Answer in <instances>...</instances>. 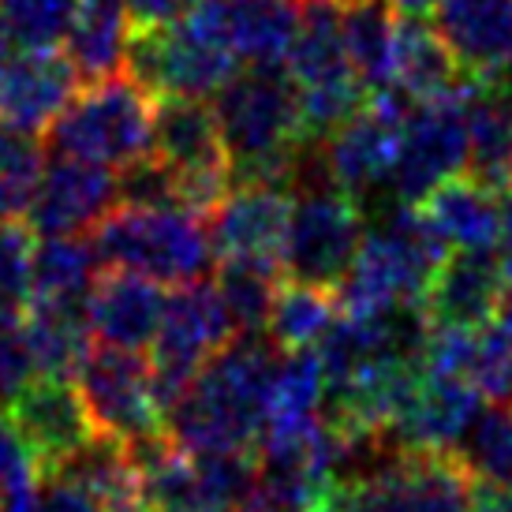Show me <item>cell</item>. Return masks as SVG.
I'll return each mask as SVG.
<instances>
[{"label":"cell","mask_w":512,"mask_h":512,"mask_svg":"<svg viewBox=\"0 0 512 512\" xmlns=\"http://www.w3.org/2000/svg\"><path fill=\"white\" fill-rule=\"evenodd\" d=\"M273 337H232L169 412L165 430L187 453L258 449L270 423V397L277 378Z\"/></svg>","instance_id":"obj_1"},{"label":"cell","mask_w":512,"mask_h":512,"mask_svg":"<svg viewBox=\"0 0 512 512\" xmlns=\"http://www.w3.org/2000/svg\"><path fill=\"white\" fill-rule=\"evenodd\" d=\"M38 370L30 359L27 326H23V311H8L0 307V397H12L23 382H30Z\"/></svg>","instance_id":"obj_38"},{"label":"cell","mask_w":512,"mask_h":512,"mask_svg":"<svg viewBox=\"0 0 512 512\" xmlns=\"http://www.w3.org/2000/svg\"><path fill=\"white\" fill-rule=\"evenodd\" d=\"M214 113L232 157V184L292 187L307 150L299 86L285 68L236 72L214 94Z\"/></svg>","instance_id":"obj_2"},{"label":"cell","mask_w":512,"mask_h":512,"mask_svg":"<svg viewBox=\"0 0 512 512\" xmlns=\"http://www.w3.org/2000/svg\"><path fill=\"white\" fill-rule=\"evenodd\" d=\"M412 109L415 101L400 86L367 94V105L344 128L333 131L326 143H318L326 146L322 157H326L333 184L348 191L356 202L389 184L400 154V135H404Z\"/></svg>","instance_id":"obj_12"},{"label":"cell","mask_w":512,"mask_h":512,"mask_svg":"<svg viewBox=\"0 0 512 512\" xmlns=\"http://www.w3.org/2000/svg\"><path fill=\"white\" fill-rule=\"evenodd\" d=\"M449 247L427 225L419 206H404L367 232L352 266L337 285L344 314H382L400 303H423L430 277L445 262Z\"/></svg>","instance_id":"obj_3"},{"label":"cell","mask_w":512,"mask_h":512,"mask_svg":"<svg viewBox=\"0 0 512 512\" xmlns=\"http://www.w3.org/2000/svg\"><path fill=\"white\" fill-rule=\"evenodd\" d=\"M483 393L464 374H423L412 400L404 404L389 441L397 449H456L479 415Z\"/></svg>","instance_id":"obj_19"},{"label":"cell","mask_w":512,"mask_h":512,"mask_svg":"<svg viewBox=\"0 0 512 512\" xmlns=\"http://www.w3.org/2000/svg\"><path fill=\"white\" fill-rule=\"evenodd\" d=\"M243 68H285L299 30V0H210Z\"/></svg>","instance_id":"obj_21"},{"label":"cell","mask_w":512,"mask_h":512,"mask_svg":"<svg viewBox=\"0 0 512 512\" xmlns=\"http://www.w3.org/2000/svg\"><path fill=\"white\" fill-rule=\"evenodd\" d=\"M326 404V367L318 348H296L277 363L270 397V423L266 430L281 427H303L322 415Z\"/></svg>","instance_id":"obj_31"},{"label":"cell","mask_w":512,"mask_h":512,"mask_svg":"<svg viewBox=\"0 0 512 512\" xmlns=\"http://www.w3.org/2000/svg\"><path fill=\"white\" fill-rule=\"evenodd\" d=\"M30 359L38 374L75 378L83 359L94 348V329L83 307H57V303H34L23 307Z\"/></svg>","instance_id":"obj_27"},{"label":"cell","mask_w":512,"mask_h":512,"mask_svg":"<svg viewBox=\"0 0 512 512\" xmlns=\"http://www.w3.org/2000/svg\"><path fill=\"white\" fill-rule=\"evenodd\" d=\"M4 400H8L4 404L8 423L27 441V449L34 453L42 471L60 468L68 456L79 453L86 441L98 434L75 378L34 374Z\"/></svg>","instance_id":"obj_14"},{"label":"cell","mask_w":512,"mask_h":512,"mask_svg":"<svg viewBox=\"0 0 512 512\" xmlns=\"http://www.w3.org/2000/svg\"><path fill=\"white\" fill-rule=\"evenodd\" d=\"M471 385L483 393L490 404H509L512 408V333L494 322V329H479V344L468 367Z\"/></svg>","instance_id":"obj_36"},{"label":"cell","mask_w":512,"mask_h":512,"mask_svg":"<svg viewBox=\"0 0 512 512\" xmlns=\"http://www.w3.org/2000/svg\"><path fill=\"white\" fill-rule=\"evenodd\" d=\"M419 214L427 217V225L438 232L449 251H483V247H498L501 228V195L479 180L453 176L430 191L419 202Z\"/></svg>","instance_id":"obj_22"},{"label":"cell","mask_w":512,"mask_h":512,"mask_svg":"<svg viewBox=\"0 0 512 512\" xmlns=\"http://www.w3.org/2000/svg\"><path fill=\"white\" fill-rule=\"evenodd\" d=\"M460 460L471 468L475 479L512 486V408L494 404L490 412H479L468 427L464 441L456 445Z\"/></svg>","instance_id":"obj_33"},{"label":"cell","mask_w":512,"mask_h":512,"mask_svg":"<svg viewBox=\"0 0 512 512\" xmlns=\"http://www.w3.org/2000/svg\"><path fill=\"white\" fill-rule=\"evenodd\" d=\"M277 273L270 266H255V262H221L217 273V292L228 311L232 333L236 337H262L270 333L273 299H277Z\"/></svg>","instance_id":"obj_32"},{"label":"cell","mask_w":512,"mask_h":512,"mask_svg":"<svg viewBox=\"0 0 512 512\" xmlns=\"http://www.w3.org/2000/svg\"><path fill=\"white\" fill-rule=\"evenodd\" d=\"M79 68L57 49H23L0 75V124L23 135H45L79 90Z\"/></svg>","instance_id":"obj_16"},{"label":"cell","mask_w":512,"mask_h":512,"mask_svg":"<svg viewBox=\"0 0 512 512\" xmlns=\"http://www.w3.org/2000/svg\"><path fill=\"white\" fill-rule=\"evenodd\" d=\"M0 490H4V483H0Z\"/></svg>","instance_id":"obj_44"},{"label":"cell","mask_w":512,"mask_h":512,"mask_svg":"<svg viewBox=\"0 0 512 512\" xmlns=\"http://www.w3.org/2000/svg\"><path fill=\"white\" fill-rule=\"evenodd\" d=\"M341 318V296L329 285H311V281H288L277 288L270 314V337L281 352L296 348H314L329 333V326Z\"/></svg>","instance_id":"obj_30"},{"label":"cell","mask_w":512,"mask_h":512,"mask_svg":"<svg viewBox=\"0 0 512 512\" xmlns=\"http://www.w3.org/2000/svg\"><path fill=\"white\" fill-rule=\"evenodd\" d=\"M161 281L131 270H105L86 303V318L94 329V341L146 352L157 337L161 314H165Z\"/></svg>","instance_id":"obj_20"},{"label":"cell","mask_w":512,"mask_h":512,"mask_svg":"<svg viewBox=\"0 0 512 512\" xmlns=\"http://www.w3.org/2000/svg\"><path fill=\"white\" fill-rule=\"evenodd\" d=\"M232 322L221 303V292L210 281H187L176 285L165 299V314L157 337L150 344V367H154V389L161 408L169 412L187 393V385L202 374V367L232 341Z\"/></svg>","instance_id":"obj_8"},{"label":"cell","mask_w":512,"mask_h":512,"mask_svg":"<svg viewBox=\"0 0 512 512\" xmlns=\"http://www.w3.org/2000/svg\"><path fill=\"white\" fill-rule=\"evenodd\" d=\"M292 187L277 184H232L217 202L206 228L221 262H255L285 270V240L292 221Z\"/></svg>","instance_id":"obj_13"},{"label":"cell","mask_w":512,"mask_h":512,"mask_svg":"<svg viewBox=\"0 0 512 512\" xmlns=\"http://www.w3.org/2000/svg\"><path fill=\"white\" fill-rule=\"evenodd\" d=\"M101 277V255L94 240L83 236H45L34 251V303L83 307Z\"/></svg>","instance_id":"obj_28"},{"label":"cell","mask_w":512,"mask_h":512,"mask_svg":"<svg viewBox=\"0 0 512 512\" xmlns=\"http://www.w3.org/2000/svg\"><path fill=\"white\" fill-rule=\"evenodd\" d=\"M199 0H131V19L135 27H165L184 19Z\"/></svg>","instance_id":"obj_40"},{"label":"cell","mask_w":512,"mask_h":512,"mask_svg":"<svg viewBox=\"0 0 512 512\" xmlns=\"http://www.w3.org/2000/svg\"><path fill=\"white\" fill-rule=\"evenodd\" d=\"M299 187L303 191L292 199V221H288L285 273L296 281L337 288L367 236L363 202H356L333 180Z\"/></svg>","instance_id":"obj_9"},{"label":"cell","mask_w":512,"mask_h":512,"mask_svg":"<svg viewBox=\"0 0 512 512\" xmlns=\"http://www.w3.org/2000/svg\"><path fill=\"white\" fill-rule=\"evenodd\" d=\"M400 15H427L438 8V0H389Z\"/></svg>","instance_id":"obj_42"},{"label":"cell","mask_w":512,"mask_h":512,"mask_svg":"<svg viewBox=\"0 0 512 512\" xmlns=\"http://www.w3.org/2000/svg\"><path fill=\"white\" fill-rule=\"evenodd\" d=\"M154 101L135 79H98L53 120L49 146L60 157H79L109 169H128L154 150Z\"/></svg>","instance_id":"obj_6"},{"label":"cell","mask_w":512,"mask_h":512,"mask_svg":"<svg viewBox=\"0 0 512 512\" xmlns=\"http://www.w3.org/2000/svg\"><path fill=\"white\" fill-rule=\"evenodd\" d=\"M94 430L120 438L124 445L165 434V408L154 389V367L143 352L94 344L75 374Z\"/></svg>","instance_id":"obj_11"},{"label":"cell","mask_w":512,"mask_h":512,"mask_svg":"<svg viewBox=\"0 0 512 512\" xmlns=\"http://www.w3.org/2000/svg\"><path fill=\"white\" fill-rule=\"evenodd\" d=\"M124 68L154 98H214L243 64L228 49L210 0L165 27H135Z\"/></svg>","instance_id":"obj_5"},{"label":"cell","mask_w":512,"mask_h":512,"mask_svg":"<svg viewBox=\"0 0 512 512\" xmlns=\"http://www.w3.org/2000/svg\"><path fill=\"white\" fill-rule=\"evenodd\" d=\"M397 468L408 512H471L475 475L456 449H400Z\"/></svg>","instance_id":"obj_25"},{"label":"cell","mask_w":512,"mask_h":512,"mask_svg":"<svg viewBox=\"0 0 512 512\" xmlns=\"http://www.w3.org/2000/svg\"><path fill=\"white\" fill-rule=\"evenodd\" d=\"M131 30V0H79L64 38V53L72 57L83 79L98 83L124 68Z\"/></svg>","instance_id":"obj_23"},{"label":"cell","mask_w":512,"mask_h":512,"mask_svg":"<svg viewBox=\"0 0 512 512\" xmlns=\"http://www.w3.org/2000/svg\"><path fill=\"white\" fill-rule=\"evenodd\" d=\"M94 247L105 270H131L161 285L199 281L214 243L206 217L184 206H131L116 202L94 228Z\"/></svg>","instance_id":"obj_4"},{"label":"cell","mask_w":512,"mask_h":512,"mask_svg":"<svg viewBox=\"0 0 512 512\" xmlns=\"http://www.w3.org/2000/svg\"><path fill=\"white\" fill-rule=\"evenodd\" d=\"M34 228L19 217H0V307L23 311L34 292Z\"/></svg>","instance_id":"obj_35"},{"label":"cell","mask_w":512,"mask_h":512,"mask_svg":"<svg viewBox=\"0 0 512 512\" xmlns=\"http://www.w3.org/2000/svg\"><path fill=\"white\" fill-rule=\"evenodd\" d=\"M498 258L512 281V191L501 195V228H498Z\"/></svg>","instance_id":"obj_41"},{"label":"cell","mask_w":512,"mask_h":512,"mask_svg":"<svg viewBox=\"0 0 512 512\" xmlns=\"http://www.w3.org/2000/svg\"><path fill=\"white\" fill-rule=\"evenodd\" d=\"M120 202V176L109 165L60 157L38 176L34 199L27 206V225L38 236H79L94 232L98 221Z\"/></svg>","instance_id":"obj_15"},{"label":"cell","mask_w":512,"mask_h":512,"mask_svg":"<svg viewBox=\"0 0 512 512\" xmlns=\"http://www.w3.org/2000/svg\"><path fill=\"white\" fill-rule=\"evenodd\" d=\"M434 27L453 49L460 72L505 83L512 68V0H438Z\"/></svg>","instance_id":"obj_18"},{"label":"cell","mask_w":512,"mask_h":512,"mask_svg":"<svg viewBox=\"0 0 512 512\" xmlns=\"http://www.w3.org/2000/svg\"><path fill=\"white\" fill-rule=\"evenodd\" d=\"M397 19L400 12L389 0H344V42L367 94L397 86Z\"/></svg>","instance_id":"obj_29"},{"label":"cell","mask_w":512,"mask_h":512,"mask_svg":"<svg viewBox=\"0 0 512 512\" xmlns=\"http://www.w3.org/2000/svg\"><path fill=\"white\" fill-rule=\"evenodd\" d=\"M464 75L456 90L430 101H415L400 135V154L393 165V191L404 206H419L430 191L460 172H468V90Z\"/></svg>","instance_id":"obj_10"},{"label":"cell","mask_w":512,"mask_h":512,"mask_svg":"<svg viewBox=\"0 0 512 512\" xmlns=\"http://www.w3.org/2000/svg\"><path fill=\"white\" fill-rule=\"evenodd\" d=\"M509 288V273L498 255L483 251H449L438 273L430 277L423 296L434 326H471L483 329L498 318V307Z\"/></svg>","instance_id":"obj_17"},{"label":"cell","mask_w":512,"mask_h":512,"mask_svg":"<svg viewBox=\"0 0 512 512\" xmlns=\"http://www.w3.org/2000/svg\"><path fill=\"white\" fill-rule=\"evenodd\" d=\"M150 154L176 176L180 206L210 217L232 191V157L206 98H161L154 109V150Z\"/></svg>","instance_id":"obj_7"},{"label":"cell","mask_w":512,"mask_h":512,"mask_svg":"<svg viewBox=\"0 0 512 512\" xmlns=\"http://www.w3.org/2000/svg\"><path fill=\"white\" fill-rule=\"evenodd\" d=\"M79 0H0V27L19 49H57Z\"/></svg>","instance_id":"obj_34"},{"label":"cell","mask_w":512,"mask_h":512,"mask_svg":"<svg viewBox=\"0 0 512 512\" xmlns=\"http://www.w3.org/2000/svg\"><path fill=\"white\" fill-rule=\"evenodd\" d=\"M460 79H464V72L456 64L453 49L438 34V27L423 23V15H400L393 83L412 101H430L456 90Z\"/></svg>","instance_id":"obj_26"},{"label":"cell","mask_w":512,"mask_h":512,"mask_svg":"<svg viewBox=\"0 0 512 512\" xmlns=\"http://www.w3.org/2000/svg\"><path fill=\"white\" fill-rule=\"evenodd\" d=\"M337 509L341 512H408L404 505V486H400L397 456L382 468L341 479L337 486Z\"/></svg>","instance_id":"obj_37"},{"label":"cell","mask_w":512,"mask_h":512,"mask_svg":"<svg viewBox=\"0 0 512 512\" xmlns=\"http://www.w3.org/2000/svg\"><path fill=\"white\" fill-rule=\"evenodd\" d=\"M217 512H232V509H217Z\"/></svg>","instance_id":"obj_43"},{"label":"cell","mask_w":512,"mask_h":512,"mask_svg":"<svg viewBox=\"0 0 512 512\" xmlns=\"http://www.w3.org/2000/svg\"><path fill=\"white\" fill-rule=\"evenodd\" d=\"M68 479L83 483L105 512H150L143 494V475L131 449L120 438L94 434L79 453H72L60 468Z\"/></svg>","instance_id":"obj_24"},{"label":"cell","mask_w":512,"mask_h":512,"mask_svg":"<svg viewBox=\"0 0 512 512\" xmlns=\"http://www.w3.org/2000/svg\"><path fill=\"white\" fill-rule=\"evenodd\" d=\"M38 512H105V509H101V501L83 483L68 479L64 471H42Z\"/></svg>","instance_id":"obj_39"}]
</instances>
